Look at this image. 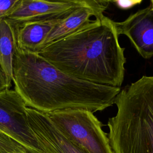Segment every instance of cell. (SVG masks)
Segmentation results:
<instances>
[{
	"instance_id": "6da1fadb",
	"label": "cell",
	"mask_w": 153,
	"mask_h": 153,
	"mask_svg": "<svg viewBox=\"0 0 153 153\" xmlns=\"http://www.w3.org/2000/svg\"><path fill=\"white\" fill-rule=\"evenodd\" d=\"M14 90L29 108L45 114L65 109L100 111L114 104L120 87L84 81L58 69L38 53L17 47L13 64Z\"/></svg>"
},
{
	"instance_id": "7a4b0ae2",
	"label": "cell",
	"mask_w": 153,
	"mask_h": 153,
	"mask_svg": "<svg viewBox=\"0 0 153 153\" xmlns=\"http://www.w3.org/2000/svg\"><path fill=\"white\" fill-rule=\"evenodd\" d=\"M118 36L115 22L103 15L46 45L38 54L77 78L120 87L126 59Z\"/></svg>"
},
{
	"instance_id": "3957f363",
	"label": "cell",
	"mask_w": 153,
	"mask_h": 153,
	"mask_svg": "<svg viewBox=\"0 0 153 153\" xmlns=\"http://www.w3.org/2000/svg\"><path fill=\"white\" fill-rule=\"evenodd\" d=\"M108 122L113 153H153V76H143L117 94Z\"/></svg>"
},
{
	"instance_id": "277c9868",
	"label": "cell",
	"mask_w": 153,
	"mask_h": 153,
	"mask_svg": "<svg viewBox=\"0 0 153 153\" xmlns=\"http://www.w3.org/2000/svg\"><path fill=\"white\" fill-rule=\"evenodd\" d=\"M62 133L83 153H113L102 124L93 112L65 109L47 114Z\"/></svg>"
},
{
	"instance_id": "5b68a950",
	"label": "cell",
	"mask_w": 153,
	"mask_h": 153,
	"mask_svg": "<svg viewBox=\"0 0 153 153\" xmlns=\"http://www.w3.org/2000/svg\"><path fill=\"white\" fill-rule=\"evenodd\" d=\"M27 109L14 90L0 91V131L23 146L28 153H44L30 127Z\"/></svg>"
},
{
	"instance_id": "8992f818",
	"label": "cell",
	"mask_w": 153,
	"mask_h": 153,
	"mask_svg": "<svg viewBox=\"0 0 153 153\" xmlns=\"http://www.w3.org/2000/svg\"><path fill=\"white\" fill-rule=\"evenodd\" d=\"M30 127L44 153H83L57 128L47 114L27 107Z\"/></svg>"
},
{
	"instance_id": "52a82bcc",
	"label": "cell",
	"mask_w": 153,
	"mask_h": 153,
	"mask_svg": "<svg viewBox=\"0 0 153 153\" xmlns=\"http://www.w3.org/2000/svg\"><path fill=\"white\" fill-rule=\"evenodd\" d=\"M115 24L118 35L127 36L142 57H153V7L151 5Z\"/></svg>"
},
{
	"instance_id": "ba28073f",
	"label": "cell",
	"mask_w": 153,
	"mask_h": 153,
	"mask_svg": "<svg viewBox=\"0 0 153 153\" xmlns=\"http://www.w3.org/2000/svg\"><path fill=\"white\" fill-rule=\"evenodd\" d=\"M78 6L49 0H20L7 19L15 26L24 22L63 18Z\"/></svg>"
},
{
	"instance_id": "9c48e42d",
	"label": "cell",
	"mask_w": 153,
	"mask_h": 153,
	"mask_svg": "<svg viewBox=\"0 0 153 153\" xmlns=\"http://www.w3.org/2000/svg\"><path fill=\"white\" fill-rule=\"evenodd\" d=\"M62 19L27 22L14 26L17 47L25 52L38 53L45 47L52 29Z\"/></svg>"
},
{
	"instance_id": "30bf717a",
	"label": "cell",
	"mask_w": 153,
	"mask_h": 153,
	"mask_svg": "<svg viewBox=\"0 0 153 153\" xmlns=\"http://www.w3.org/2000/svg\"><path fill=\"white\" fill-rule=\"evenodd\" d=\"M17 42L13 25L7 18L0 19V66L12 86L13 64Z\"/></svg>"
},
{
	"instance_id": "8fae6325",
	"label": "cell",
	"mask_w": 153,
	"mask_h": 153,
	"mask_svg": "<svg viewBox=\"0 0 153 153\" xmlns=\"http://www.w3.org/2000/svg\"><path fill=\"white\" fill-rule=\"evenodd\" d=\"M92 16H94L93 12L86 8L79 7L75 8L52 29L46 39L45 45L74 32L87 23Z\"/></svg>"
},
{
	"instance_id": "7c38bea8",
	"label": "cell",
	"mask_w": 153,
	"mask_h": 153,
	"mask_svg": "<svg viewBox=\"0 0 153 153\" xmlns=\"http://www.w3.org/2000/svg\"><path fill=\"white\" fill-rule=\"evenodd\" d=\"M51 1L68 3L78 7L86 8L91 11L96 18L103 16V12L108 8L112 0H49Z\"/></svg>"
},
{
	"instance_id": "4fadbf2b",
	"label": "cell",
	"mask_w": 153,
	"mask_h": 153,
	"mask_svg": "<svg viewBox=\"0 0 153 153\" xmlns=\"http://www.w3.org/2000/svg\"><path fill=\"white\" fill-rule=\"evenodd\" d=\"M0 153H28L26 148L0 131Z\"/></svg>"
},
{
	"instance_id": "5bb4252c",
	"label": "cell",
	"mask_w": 153,
	"mask_h": 153,
	"mask_svg": "<svg viewBox=\"0 0 153 153\" xmlns=\"http://www.w3.org/2000/svg\"><path fill=\"white\" fill-rule=\"evenodd\" d=\"M20 0H0V19L7 18L17 7Z\"/></svg>"
},
{
	"instance_id": "9a60e30c",
	"label": "cell",
	"mask_w": 153,
	"mask_h": 153,
	"mask_svg": "<svg viewBox=\"0 0 153 153\" xmlns=\"http://www.w3.org/2000/svg\"><path fill=\"white\" fill-rule=\"evenodd\" d=\"M117 5L122 8H130L136 4H139L142 0H112Z\"/></svg>"
},
{
	"instance_id": "2e32d148",
	"label": "cell",
	"mask_w": 153,
	"mask_h": 153,
	"mask_svg": "<svg viewBox=\"0 0 153 153\" xmlns=\"http://www.w3.org/2000/svg\"><path fill=\"white\" fill-rule=\"evenodd\" d=\"M11 87V85L8 83L7 78L0 66V91L10 89Z\"/></svg>"
},
{
	"instance_id": "e0dca14e",
	"label": "cell",
	"mask_w": 153,
	"mask_h": 153,
	"mask_svg": "<svg viewBox=\"0 0 153 153\" xmlns=\"http://www.w3.org/2000/svg\"><path fill=\"white\" fill-rule=\"evenodd\" d=\"M151 1V5L153 7V0H150Z\"/></svg>"
}]
</instances>
